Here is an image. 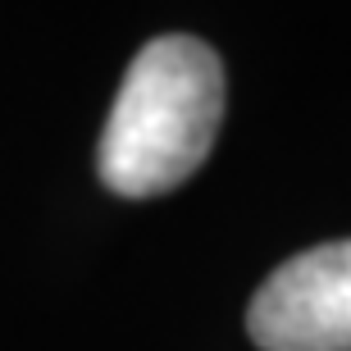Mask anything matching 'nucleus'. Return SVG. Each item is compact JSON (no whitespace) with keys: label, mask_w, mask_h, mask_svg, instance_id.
Returning <instances> with one entry per match:
<instances>
[{"label":"nucleus","mask_w":351,"mask_h":351,"mask_svg":"<svg viewBox=\"0 0 351 351\" xmlns=\"http://www.w3.org/2000/svg\"><path fill=\"white\" fill-rule=\"evenodd\" d=\"M261 351H351V237L283 261L247 311Z\"/></svg>","instance_id":"2"},{"label":"nucleus","mask_w":351,"mask_h":351,"mask_svg":"<svg viewBox=\"0 0 351 351\" xmlns=\"http://www.w3.org/2000/svg\"><path fill=\"white\" fill-rule=\"evenodd\" d=\"M223 119V64L196 37H156L132 55L96 151L114 196H160L192 178Z\"/></svg>","instance_id":"1"}]
</instances>
